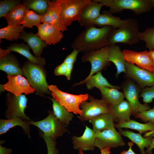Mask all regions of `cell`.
<instances>
[{
    "instance_id": "6da1fadb",
    "label": "cell",
    "mask_w": 154,
    "mask_h": 154,
    "mask_svg": "<svg viewBox=\"0 0 154 154\" xmlns=\"http://www.w3.org/2000/svg\"><path fill=\"white\" fill-rule=\"evenodd\" d=\"M115 28L104 26L97 28L94 25L85 27L71 44L73 49L84 54L99 49L107 46L108 36Z\"/></svg>"
},
{
    "instance_id": "7a4b0ae2",
    "label": "cell",
    "mask_w": 154,
    "mask_h": 154,
    "mask_svg": "<svg viewBox=\"0 0 154 154\" xmlns=\"http://www.w3.org/2000/svg\"><path fill=\"white\" fill-rule=\"evenodd\" d=\"M125 19L122 26L114 29L109 33L107 46L119 43L131 45L139 42V26L137 20L131 18Z\"/></svg>"
},
{
    "instance_id": "3957f363",
    "label": "cell",
    "mask_w": 154,
    "mask_h": 154,
    "mask_svg": "<svg viewBox=\"0 0 154 154\" xmlns=\"http://www.w3.org/2000/svg\"><path fill=\"white\" fill-rule=\"evenodd\" d=\"M108 7L113 13L124 9L132 10L139 15L151 11L154 7V0H95Z\"/></svg>"
},
{
    "instance_id": "277c9868",
    "label": "cell",
    "mask_w": 154,
    "mask_h": 154,
    "mask_svg": "<svg viewBox=\"0 0 154 154\" xmlns=\"http://www.w3.org/2000/svg\"><path fill=\"white\" fill-rule=\"evenodd\" d=\"M23 75L31 86L35 89L37 94H50L46 79V74L44 67L26 62L22 68Z\"/></svg>"
},
{
    "instance_id": "5b68a950",
    "label": "cell",
    "mask_w": 154,
    "mask_h": 154,
    "mask_svg": "<svg viewBox=\"0 0 154 154\" xmlns=\"http://www.w3.org/2000/svg\"><path fill=\"white\" fill-rule=\"evenodd\" d=\"M48 89L53 97L70 112L81 116L82 111L80 108V104L88 100V94L74 95L61 91L54 85L48 86Z\"/></svg>"
},
{
    "instance_id": "8992f818",
    "label": "cell",
    "mask_w": 154,
    "mask_h": 154,
    "mask_svg": "<svg viewBox=\"0 0 154 154\" xmlns=\"http://www.w3.org/2000/svg\"><path fill=\"white\" fill-rule=\"evenodd\" d=\"M91 0H57L61 7L60 17L66 27L72 22L79 21L83 8L90 3Z\"/></svg>"
},
{
    "instance_id": "52a82bcc",
    "label": "cell",
    "mask_w": 154,
    "mask_h": 154,
    "mask_svg": "<svg viewBox=\"0 0 154 154\" xmlns=\"http://www.w3.org/2000/svg\"><path fill=\"white\" fill-rule=\"evenodd\" d=\"M109 46H106L99 49L93 50L86 53L81 58V61L85 63L89 62L91 64V70L86 80L102 70H106L110 65L108 59Z\"/></svg>"
},
{
    "instance_id": "ba28073f",
    "label": "cell",
    "mask_w": 154,
    "mask_h": 154,
    "mask_svg": "<svg viewBox=\"0 0 154 154\" xmlns=\"http://www.w3.org/2000/svg\"><path fill=\"white\" fill-rule=\"evenodd\" d=\"M29 123L39 128L44 135L54 140L67 131L65 125L56 117L52 111L50 112L48 116L42 120L36 122L31 121Z\"/></svg>"
},
{
    "instance_id": "9c48e42d",
    "label": "cell",
    "mask_w": 154,
    "mask_h": 154,
    "mask_svg": "<svg viewBox=\"0 0 154 154\" xmlns=\"http://www.w3.org/2000/svg\"><path fill=\"white\" fill-rule=\"evenodd\" d=\"M88 100L90 102L84 101L80 105L82 114L78 117L81 121L90 120L100 114L111 112L110 106L102 99H95L89 95Z\"/></svg>"
},
{
    "instance_id": "30bf717a",
    "label": "cell",
    "mask_w": 154,
    "mask_h": 154,
    "mask_svg": "<svg viewBox=\"0 0 154 154\" xmlns=\"http://www.w3.org/2000/svg\"><path fill=\"white\" fill-rule=\"evenodd\" d=\"M140 88L137 84L130 80L126 81L122 87L124 96L130 106L132 115L135 116L150 108L148 104H142L139 102L138 96Z\"/></svg>"
},
{
    "instance_id": "8fae6325",
    "label": "cell",
    "mask_w": 154,
    "mask_h": 154,
    "mask_svg": "<svg viewBox=\"0 0 154 154\" xmlns=\"http://www.w3.org/2000/svg\"><path fill=\"white\" fill-rule=\"evenodd\" d=\"M7 95V109L5 113L6 117L9 119L19 117L26 121L29 120L30 119L24 113L27 102L26 96L21 94L16 96L11 93Z\"/></svg>"
},
{
    "instance_id": "7c38bea8",
    "label": "cell",
    "mask_w": 154,
    "mask_h": 154,
    "mask_svg": "<svg viewBox=\"0 0 154 154\" xmlns=\"http://www.w3.org/2000/svg\"><path fill=\"white\" fill-rule=\"evenodd\" d=\"M126 144L121 134L115 128L106 129L96 133L94 146L102 149L106 147L114 148Z\"/></svg>"
},
{
    "instance_id": "4fadbf2b",
    "label": "cell",
    "mask_w": 154,
    "mask_h": 154,
    "mask_svg": "<svg viewBox=\"0 0 154 154\" xmlns=\"http://www.w3.org/2000/svg\"><path fill=\"white\" fill-rule=\"evenodd\" d=\"M125 65L127 77L136 82L141 89L154 86V75L152 72L126 61Z\"/></svg>"
},
{
    "instance_id": "5bb4252c",
    "label": "cell",
    "mask_w": 154,
    "mask_h": 154,
    "mask_svg": "<svg viewBox=\"0 0 154 154\" xmlns=\"http://www.w3.org/2000/svg\"><path fill=\"white\" fill-rule=\"evenodd\" d=\"M8 81L3 86L5 90L16 96L23 93L25 94L32 93L35 90L32 88L27 79L20 75L7 76Z\"/></svg>"
},
{
    "instance_id": "9a60e30c",
    "label": "cell",
    "mask_w": 154,
    "mask_h": 154,
    "mask_svg": "<svg viewBox=\"0 0 154 154\" xmlns=\"http://www.w3.org/2000/svg\"><path fill=\"white\" fill-rule=\"evenodd\" d=\"M122 52L125 61L133 64H135L140 68L151 72L153 71V62L147 50L138 52L124 49Z\"/></svg>"
},
{
    "instance_id": "2e32d148",
    "label": "cell",
    "mask_w": 154,
    "mask_h": 154,
    "mask_svg": "<svg viewBox=\"0 0 154 154\" xmlns=\"http://www.w3.org/2000/svg\"><path fill=\"white\" fill-rule=\"evenodd\" d=\"M61 7L60 4L56 1H49L48 8L45 13L43 16L41 23L50 24L58 29L64 32L67 29L64 25L60 17Z\"/></svg>"
},
{
    "instance_id": "e0dca14e",
    "label": "cell",
    "mask_w": 154,
    "mask_h": 154,
    "mask_svg": "<svg viewBox=\"0 0 154 154\" xmlns=\"http://www.w3.org/2000/svg\"><path fill=\"white\" fill-rule=\"evenodd\" d=\"M104 6L102 3L93 0L85 6L78 21L80 26L86 27L94 25V22L100 15L101 9Z\"/></svg>"
},
{
    "instance_id": "ac0fdd59",
    "label": "cell",
    "mask_w": 154,
    "mask_h": 154,
    "mask_svg": "<svg viewBox=\"0 0 154 154\" xmlns=\"http://www.w3.org/2000/svg\"><path fill=\"white\" fill-rule=\"evenodd\" d=\"M37 27L38 31L36 35L49 45H55L63 37L61 31L50 24L44 23Z\"/></svg>"
},
{
    "instance_id": "d6986e66",
    "label": "cell",
    "mask_w": 154,
    "mask_h": 154,
    "mask_svg": "<svg viewBox=\"0 0 154 154\" xmlns=\"http://www.w3.org/2000/svg\"><path fill=\"white\" fill-rule=\"evenodd\" d=\"M95 137L96 133L94 130L86 126L82 136L78 137L74 135L72 137L73 148L76 150L80 148L84 151H94L95 149Z\"/></svg>"
},
{
    "instance_id": "ffe728a7",
    "label": "cell",
    "mask_w": 154,
    "mask_h": 154,
    "mask_svg": "<svg viewBox=\"0 0 154 154\" xmlns=\"http://www.w3.org/2000/svg\"><path fill=\"white\" fill-rule=\"evenodd\" d=\"M20 66L17 58L10 53L0 58V69L6 72L7 75L23 76Z\"/></svg>"
},
{
    "instance_id": "44dd1931",
    "label": "cell",
    "mask_w": 154,
    "mask_h": 154,
    "mask_svg": "<svg viewBox=\"0 0 154 154\" xmlns=\"http://www.w3.org/2000/svg\"><path fill=\"white\" fill-rule=\"evenodd\" d=\"M109 46L108 59L113 63L117 69L116 76L117 77L122 72L126 73L125 60L123 54L119 47L116 44Z\"/></svg>"
},
{
    "instance_id": "7402d4cb",
    "label": "cell",
    "mask_w": 154,
    "mask_h": 154,
    "mask_svg": "<svg viewBox=\"0 0 154 154\" xmlns=\"http://www.w3.org/2000/svg\"><path fill=\"white\" fill-rule=\"evenodd\" d=\"M18 38L22 39L27 43L36 57H40L43 48H46L48 45L38 36L31 32L27 33L24 31L21 33Z\"/></svg>"
},
{
    "instance_id": "603a6c76",
    "label": "cell",
    "mask_w": 154,
    "mask_h": 154,
    "mask_svg": "<svg viewBox=\"0 0 154 154\" xmlns=\"http://www.w3.org/2000/svg\"><path fill=\"white\" fill-rule=\"evenodd\" d=\"M114 120L117 123L127 121L132 115L130 106L127 101L123 100L118 104L110 106Z\"/></svg>"
},
{
    "instance_id": "cb8c5ba5",
    "label": "cell",
    "mask_w": 154,
    "mask_h": 154,
    "mask_svg": "<svg viewBox=\"0 0 154 154\" xmlns=\"http://www.w3.org/2000/svg\"><path fill=\"white\" fill-rule=\"evenodd\" d=\"M89 121L92 124L93 130L95 133L105 129L115 128V124L111 112L99 115Z\"/></svg>"
},
{
    "instance_id": "d4e9b609",
    "label": "cell",
    "mask_w": 154,
    "mask_h": 154,
    "mask_svg": "<svg viewBox=\"0 0 154 154\" xmlns=\"http://www.w3.org/2000/svg\"><path fill=\"white\" fill-rule=\"evenodd\" d=\"M7 48L10 51L16 52L25 57L29 61L34 64L44 67L46 63L44 58L34 56L30 52V46L24 43H13Z\"/></svg>"
},
{
    "instance_id": "484cf974",
    "label": "cell",
    "mask_w": 154,
    "mask_h": 154,
    "mask_svg": "<svg viewBox=\"0 0 154 154\" xmlns=\"http://www.w3.org/2000/svg\"><path fill=\"white\" fill-rule=\"evenodd\" d=\"M118 129L121 135L128 137L137 146L141 154H146L144 148L146 147L148 149L152 143L153 140L152 137H143L140 133H135L127 130H123L121 129Z\"/></svg>"
},
{
    "instance_id": "4316f807",
    "label": "cell",
    "mask_w": 154,
    "mask_h": 154,
    "mask_svg": "<svg viewBox=\"0 0 154 154\" xmlns=\"http://www.w3.org/2000/svg\"><path fill=\"white\" fill-rule=\"evenodd\" d=\"M86 83L87 88L91 90L94 87L98 88L101 87H106L119 89V86L113 85L110 83L104 77L101 72H100L96 73L88 79L75 83L73 85L75 86Z\"/></svg>"
},
{
    "instance_id": "83f0119b",
    "label": "cell",
    "mask_w": 154,
    "mask_h": 154,
    "mask_svg": "<svg viewBox=\"0 0 154 154\" xmlns=\"http://www.w3.org/2000/svg\"><path fill=\"white\" fill-rule=\"evenodd\" d=\"M110 11L105 10L103 11L94 22V25L99 27L111 26L118 28L124 23L125 19L121 20L119 17L113 15Z\"/></svg>"
},
{
    "instance_id": "f1b7e54d",
    "label": "cell",
    "mask_w": 154,
    "mask_h": 154,
    "mask_svg": "<svg viewBox=\"0 0 154 154\" xmlns=\"http://www.w3.org/2000/svg\"><path fill=\"white\" fill-rule=\"evenodd\" d=\"M98 89L101 92L102 99L110 106L118 104L123 100V93L117 89L106 87Z\"/></svg>"
},
{
    "instance_id": "f546056e",
    "label": "cell",
    "mask_w": 154,
    "mask_h": 154,
    "mask_svg": "<svg viewBox=\"0 0 154 154\" xmlns=\"http://www.w3.org/2000/svg\"><path fill=\"white\" fill-rule=\"evenodd\" d=\"M27 10L26 5L23 3L15 7L3 17L7 20L9 25L19 26L21 25Z\"/></svg>"
},
{
    "instance_id": "4dcf8cb0",
    "label": "cell",
    "mask_w": 154,
    "mask_h": 154,
    "mask_svg": "<svg viewBox=\"0 0 154 154\" xmlns=\"http://www.w3.org/2000/svg\"><path fill=\"white\" fill-rule=\"evenodd\" d=\"M29 123L26 121H23L19 117H16L8 119H1L0 121V134L6 133L9 129L16 126H21L25 132L30 137Z\"/></svg>"
},
{
    "instance_id": "1f68e13d",
    "label": "cell",
    "mask_w": 154,
    "mask_h": 154,
    "mask_svg": "<svg viewBox=\"0 0 154 154\" xmlns=\"http://www.w3.org/2000/svg\"><path fill=\"white\" fill-rule=\"evenodd\" d=\"M115 127L118 129L127 128L134 129L138 131L140 134L154 130V123L151 121L145 123H141L135 120L130 119L126 122L116 124Z\"/></svg>"
},
{
    "instance_id": "d6a6232c",
    "label": "cell",
    "mask_w": 154,
    "mask_h": 154,
    "mask_svg": "<svg viewBox=\"0 0 154 154\" xmlns=\"http://www.w3.org/2000/svg\"><path fill=\"white\" fill-rule=\"evenodd\" d=\"M52 102L53 113L56 117L65 125H68L72 120L74 115L62 106L53 98H50Z\"/></svg>"
},
{
    "instance_id": "836d02e7",
    "label": "cell",
    "mask_w": 154,
    "mask_h": 154,
    "mask_svg": "<svg viewBox=\"0 0 154 154\" xmlns=\"http://www.w3.org/2000/svg\"><path fill=\"white\" fill-rule=\"evenodd\" d=\"M24 30V27L22 26H13L8 25L0 29V39H6L9 41L17 40Z\"/></svg>"
},
{
    "instance_id": "e575fe53",
    "label": "cell",
    "mask_w": 154,
    "mask_h": 154,
    "mask_svg": "<svg viewBox=\"0 0 154 154\" xmlns=\"http://www.w3.org/2000/svg\"><path fill=\"white\" fill-rule=\"evenodd\" d=\"M49 1L45 0H25L23 1V3L26 5L27 10L32 9L38 15L43 16L48 10Z\"/></svg>"
},
{
    "instance_id": "d590c367",
    "label": "cell",
    "mask_w": 154,
    "mask_h": 154,
    "mask_svg": "<svg viewBox=\"0 0 154 154\" xmlns=\"http://www.w3.org/2000/svg\"><path fill=\"white\" fill-rule=\"evenodd\" d=\"M42 15L37 14L33 11L27 10L26 11L23 20L21 23L22 26L25 27L31 28L34 26L37 27L41 23Z\"/></svg>"
},
{
    "instance_id": "8d00e7d4",
    "label": "cell",
    "mask_w": 154,
    "mask_h": 154,
    "mask_svg": "<svg viewBox=\"0 0 154 154\" xmlns=\"http://www.w3.org/2000/svg\"><path fill=\"white\" fill-rule=\"evenodd\" d=\"M139 37L140 40L145 43L146 47L150 50H154V27L146 29L143 32H139Z\"/></svg>"
},
{
    "instance_id": "74e56055",
    "label": "cell",
    "mask_w": 154,
    "mask_h": 154,
    "mask_svg": "<svg viewBox=\"0 0 154 154\" xmlns=\"http://www.w3.org/2000/svg\"><path fill=\"white\" fill-rule=\"evenodd\" d=\"M19 0H5L0 2V18L9 13L15 6L21 4Z\"/></svg>"
},
{
    "instance_id": "f35d334b",
    "label": "cell",
    "mask_w": 154,
    "mask_h": 154,
    "mask_svg": "<svg viewBox=\"0 0 154 154\" xmlns=\"http://www.w3.org/2000/svg\"><path fill=\"white\" fill-rule=\"evenodd\" d=\"M139 95L145 104L151 103L154 99V86L141 89Z\"/></svg>"
},
{
    "instance_id": "ab89813d",
    "label": "cell",
    "mask_w": 154,
    "mask_h": 154,
    "mask_svg": "<svg viewBox=\"0 0 154 154\" xmlns=\"http://www.w3.org/2000/svg\"><path fill=\"white\" fill-rule=\"evenodd\" d=\"M42 136L44 139L46 145L47 154H58V150L56 148V142L55 140L50 137L46 136L43 134Z\"/></svg>"
},
{
    "instance_id": "60d3db41",
    "label": "cell",
    "mask_w": 154,
    "mask_h": 154,
    "mask_svg": "<svg viewBox=\"0 0 154 154\" xmlns=\"http://www.w3.org/2000/svg\"><path fill=\"white\" fill-rule=\"evenodd\" d=\"M145 122L151 121L154 123V107L152 108L139 113L135 116Z\"/></svg>"
},
{
    "instance_id": "b9f144b4",
    "label": "cell",
    "mask_w": 154,
    "mask_h": 154,
    "mask_svg": "<svg viewBox=\"0 0 154 154\" xmlns=\"http://www.w3.org/2000/svg\"><path fill=\"white\" fill-rule=\"evenodd\" d=\"M79 52L78 50L73 49L71 53L66 57L63 62L66 64H74L76 60Z\"/></svg>"
},
{
    "instance_id": "7bdbcfd3",
    "label": "cell",
    "mask_w": 154,
    "mask_h": 154,
    "mask_svg": "<svg viewBox=\"0 0 154 154\" xmlns=\"http://www.w3.org/2000/svg\"><path fill=\"white\" fill-rule=\"evenodd\" d=\"M66 72V64L63 62L55 68L54 73L56 76H65Z\"/></svg>"
},
{
    "instance_id": "ee69618b",
    "label": "cell",
    "mask_w": 154,
    "mask_h": 154,
    "mask_svg": "<svg viewBox=\"0 0 154 154\" xmlns=\"http://www.w3.org/2000/svg\"><path fill=\"white\" fill-rule=\"evenodd\" d=\"M148 136L152 137L153 140L149 147L145 151V153L146 154H152V151L154 148V130L146 133L143 136L144 137Z\"/></svg>"
},
{
    "instance_id": "f6af8a7d",
    "label": "cell",
    "mask_w": 154,
    "mask_h": 154,
    "mask_svg": "<svg viewBox=\"0 0 154 154\" xmlns=\"http://www.w3.org/2000/svg\"><path fill=\"white\" fill-rule=\"evenodd\" d=\"M66 64V72L65 75L68 80L70 79L71 75L72 70L73 64Z\"/></svg>"
},
{
    "instance_id": "bcb514c9",
    "label": "cell",
    "mask_w": 154,
    "mask_h": 154,
    "mask_svg": "<svg viewBox=\"0 0 154 154\" xmlns=\"http://www.w3.org/2000/svg\"><path fill=\"white\" fill-rule=\"evenodd\" d=\"M127 145L129 147L127 150H123L120 153V154H136L132 150V147L133 145V143L132 141L129 142Z\"/></svg>"
},
{
    "instance_id": "7dc6e473",
    "label": "cell",
    "mask_w": 154,
    "mask_h": 154,
    "mask_svg": "<svg viewBox=\"0 0 154 154\" xmlns=\"http://www.w3.org/2000/svg\"><path fill=\"white\" fill-rule=\"evenodd\" d=\"M79 153L78 154H84L82 149H78ZM101 154H110V148L106 147L100 150Z\"/></svg>"
},
{
    "instance_id": "c3c4849f",
    "label": "cell",
    "mask_w": 154,
    "mask_h": 154,
    "mask_svg": "<svg viewBox=\"0 0 154 154\" xmlns=\"http://www.w3.org/2000/svg\"><path fill=\"white\" fill-rule=\"evenodd\" d=\"M12 152L11 149L8 148H5L0 145V154H11Z\"/></svg>"
},
{
    "instance_id": "681fc988",
    "label": "cell",
    "mask_w": 154,
    "mask_h": 154,
    "mask_svg": "<svg viewBox=\"0 0 154 154\" xmlns=\"http://www.w3.org/2000/svg\"><path fill=\"white\" fill-rule=\"evenodd\" d=\"M11 51L8 49L6 50H3L0 48V58L11 53Z\"/></svg>"
},
{
    "instance_id": "f907efd6",
    "label": "cell",
    "mask_w": 154,
    "mask_h": 154,
    "mask_svg": "<svg viewBox=\"0 0 154 154\" xmlns=\"http://www.w3.org/2000/svg\"><path fill=\"white\" fill-rule=\"evenodd\" d=\"M149 53L153 62V70L152 72L154 75V50H150Z\"/></svg>"
}]
</instances>
